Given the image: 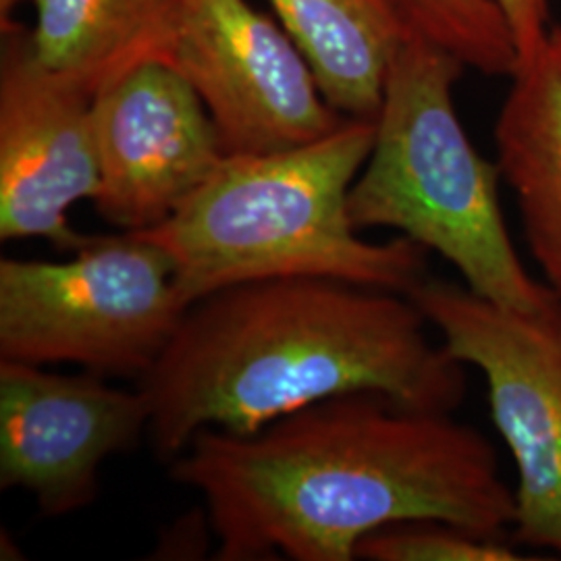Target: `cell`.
I'll return each instance as SVG.
<instances>
[{
  "label": "cell",
  "instance_id": "obj_1",
  "mask_svg": "<svg viewBox=\"0 0 561 561\" xmlns=\"http://www.w3.org/2000/svg\"><path fill=\"white\" fill-rule=\"evenodd\" d=\"M171 474L201 495L222 561H352L366 535L410 520L505 539L516 518V493L482 433L370 391L250 435L201 431Z\"/></svg>",
  "mask_w": 561,
  "mask_h": 561
},
{
  "label": "cell",
  "instance_id": "obj_2",
  "mask_svg": "<svg viewBox=\"0 0 561 561\" xmlns=\"http://www.w3.org/2000/svg\"><path fill=\"white\" fill-rule=\"evenodd\" d=\"M405 294L322 277L250 280L194 301L140 379L154 451L173 461L206 428L250 435L345 393L454 412L466 364L428 337Z\"/></svg>",
  "mask_w": 561,
  "mask_h": 561
},
{
  "label": "cell",
  "instance_id": "obj_3",
  "mask_svg": "<svg viewBox=\"0 0 561 561\" xmlns=\"http://www.w3.org/2000/svg\"><path fill=\"white\" fill-rule=\"evenodd\" d=\"M375 121L345 119L321 140L266 154H227L167 221L134 231L175 266L187 308L250 280L322 277L410 294L426 254L410 238L364 240L347 198L375 144Z\"/></svg>",
  "mask_w": 561,
  "mask_h": 561
},
{
  "label": "cell",
  "instance_id": "obj_4",
  "mask_svg": "<svg viewBox=\"0 0 561 561\" xmlns=\"http://www.w3.org/2000/svg\"><path fill=\"white\" fill-rule=\"evenodd\" d=\"M466 65L410 34L389 67L375 144L347 198L354 227L393 229L437 252L481 298L537 310L558 294L535 279L510 238L500 167L468 138L454 104Z\"/></svg>",
  "mask_w": 561,
  "mask_h": 561
},
{
  "label": "cell",
  "instance_id": "obj_5",
  "mask_svg": "<svg viewBox=\"0 0 561 561\" xmlns=\"http://www.w3.org/2000/svg\"><path fill=\"white\" fill-rule=\"evenodd\" d=\"M185 310L173 262L134 231L92 236L67 261L2 259L0 360L141 379Z\"/></svg>",
  "mask_w": 561,
  "mask_h": 561
},
{
  "label": "cell",
  "instance_id": "obj_6",
  "mask_svg": "<svg viewBox=\"0 0 561 561\" xmlns=\"http://www.w3.org/2000/svg\"><path fill=\"white\" fill-rule=\"evenodd\" d=\"M456 360L479 368L518 486L510 541L561 558V298L516 310L466 285L422 279L410 294Z\"/></svg>",
  "mask_w": 561,
  "mask_h": 561
},
{
  "label": "cell",
  "instance_id": "obj_7",
  "mask_svg": "<svg viewBox=\"0 0 561 561\" xmlns=\"http://www.w3.org/2000/svg\"><path fill=\"white\" fill-rule=\"evenodd\" d=\"M164 62L198 92L225 154L298 148L347 119L285 27L248 0H173Z\"/></svg>",
  "mask_w": 561,
  "mask_h": 561
},
{
  "label": "cell",
  "instance_id": "obj_8",
  "mask_svg": "<svg viewBox=\"0 0 561 561\" xmlns=\"http://www.w3.org/2000/svg\"><path fill=\"white\" fill-rule=\"evenodd\" d=\"M0 59V238L46 240L65 254L92 236L69 208L101 185L94 94L44 67L32 32L2 21Z\"/></svg>",
  "mask_w": 561,
  "mask_h": 561
},
{
  "label": "cell",
  "instance_id": "obj_9",
  "mask_svg": "<svg viewBox=\"0 0 561 561\" xmlns=\"http://www.w3.org/2000/svg\"><path fill=\"white\" fill-rule=\"evenodd\" d=\"M148 426L140 387L0 360V486L30 493L46 518L94 502L104 460L131 449Z\"/></svg>",
  "mask_w": 561,
  "mask_h": 561
},
{
  "label": "cell",
  "instance_id": "obj_10",
  "mask_svg": "<svg viewBox=\"0 0 561 561\" xmlns=\"http://www.w3.org/2000/svg\"><path fill=\"white\" fill-rule=\"evenodd\" d=\"M101 185L94 206L123 231L171 219L227 157L198 92L161 59L144 60L94 96Z\"/></svg>",
  "mask_w": 561,
  "mask_h": 561
},
{
  "label": "cell",
  "instance_id": "obj_11",
  "mask_svg": "<svg viewBox=\"0 0 561 561\" xmlns=\"http://www.w3.org/2000/svg\"><path fill=\"white\" fill-rule=\"evenodd\" d=\"M510 80L495 123L497 167L516 194L530 254L561 298V27Z\"/></svg>",
  "mask_w": 561,
  "mask_h": 561
},
{
  "label": "cell",
  "instance_id": "obj_12",
  "mask_svg": "<svg viewBox=\"0 0 561 561\" xmlns=\"http://www.w3.org/2000/svg\"><path fill=\"white\" fill-rule=\"evenodd\" d=\"M319 81L347 119H377L385 81L412 34L393 0H271Z\"/></svg>",
  "mask_w": 561,
  "mask_h": 561
},
{
  "label": "cell",
  "instance_id": "obj_13",
  "mask_svg": "<svg viewBox=\"0 0 561 561\" xmlns=\"http://www.w3.org/2000/svg\"><path fill=\"white\" fill-rule=\"evenodd\" d=\"M34 53L94 96L144 60H164L173 0H32Z\"/></svg>",
  "mask_w": 561,
  "mask_h": 561
},
{
  "label": "cell",
  "instance_id": "obj_14",
  "mask_svg": "<svg viewBox=\"0 0 561 561\" xmlns=\"http://www.w3.org/2000/svg\"><path fill=\"white\" fill-rule=\"evenodd\" d=\"M414 36L484 76H512L518 53L493 0H393Z\"/></svg>",
  "mask_w": 561,
  "mask_h": 561
},
{
  "label": "cell",
  "instance_id": "obj_15",
  "mask_svg": "<svg viewBox=\"0 0 561 561\" xmlns=\"http://www.w3.org/2000/svg\"><path fill=\"white\" fill-rule=\"evenodd\" d=\"M356 560L368 561H524L500 537L461 528L443 520L389 524L362 539Z\"/></svg>",
  "mask_w": 561,
  "mask_h": 561
},
{
  "label": "cell",
  "instance_id": "obj_16",
  "mask_svg": "<svg viewBox=\"0 0 561 561\" xmlns=\"http://www.w3.org/2000/svg\"><path fill=\"white\" fill-rule=\"evenodd\" d=\"M510 27L518 62L537 55L549 34V0H493Z\"/></svg>",
  "mask_w": 561,
  "mask_h": 561
},
{
  "label": "cell",
  "instance_id": "obj_17",
  "mask_svg": "<svg viewBox=\"0 0 561 561\" xmlns=\"http://www.w3.org/2000/svg\"><path fill=\"white\" fill-rule=\"evenodd\" d=\"M20 2L21 0H0V15H2V21H7L11 18V11H13Z\"/></svg>",
  "mask_w": 561,
  "mask_h": 561
}]
</instances>
